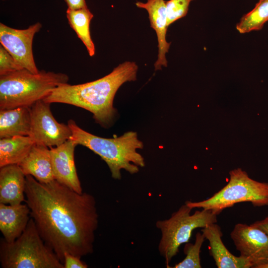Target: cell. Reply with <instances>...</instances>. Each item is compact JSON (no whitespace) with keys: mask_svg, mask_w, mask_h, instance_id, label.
I'll list each match as a JSON object with an SVG mask.
<instances>
[{"mask_svg":"<svg viewBox=\"0 0 268 268\" xmlns=\"http://www.w3.org/2000/svg\"><path fill=\"white\" fill-rule=\"evenodd\" d=\"M25 195L40 236L63 263L66 253L81 258L93 252L99 215L93 195L31 175L26 176Z\"/></svg>","mask_w":268,"mask_h":268,"instance_id":"obj_1","label":"cell"},{"mask_svg":"<svg viewBox=\"0 0 268 268\" xmlns=\"http://www.w3.org/2000/svg\"><path fill=\"white\" fill-rule=\"evenodd\" d=\"M138 66L134 62L120 64L107 75L82 84H61L43 100L48 103L73 105L90 112L95 122L108 128L114 123L117 110L113 106L115 94L125 82L136 80Z\"/></svg>","mask_w":268,"mask_h":268,"instance_id":"obj_2","label":"cell"},{"mask_svg":"<svg viewBox=\"0 0 268 268\" xmlns=\"http://www.w3.org/2000/svg\"><path fill=\"white\" fill-rule=\"evenodd\" d=\"M67 125L72 132L69 139L98 155L107 164L113 179H121L122 169L134 174L139 171V167L145 166L143 157L136 151L143 147V144L136 132L130 131L119 137L104 138L83 130L73 120H69Z\"/></svg>","mask_w":268,"mask_h":268,"instance_id":"obj_3","label":"cell"},{"mask_svg":"<svg viewBox=\"0 0 268 268\" xmlns=\"http://www.w3.org/2000/svg\"><path fill=\"white\" fill-rule=\"evenodd\" d=\"M65 73L23 68L0 76V110L30 107L59 85L68 83Z\"/></svg>","mask_w":268,"mask_h":268,"instance_id":"obj_4","label":"cell"},{"mask_svg":"<svg viewBox=\"0 0 268 268\" xmlns=\"http://www.w3.org/2000/svg\"><path fill=\"white\" fill-rule=\"evenodd\" d=\"M2 268H64L63 263L44 242L31 217L21 235L11 242L0 241Z\"/></svg>","mask_w":268,"mask_h":268,"instance_id":"obj_5","label":"cell"},{"mask_svg":"<svg viewBox=\"0 0 268 268\" xmlns=\"http://www.w3.org/2000/svg\"><path fill=\"white\" fill-rule=\"evenodd\" d=\"M229 176L228 183L209 198L200 201H187L185 203L192 209H207L216 215L240 202H251L255 207L268 206V182L251 178L240 168L231 170Z\"/></svg>","mask_w":268,"mask_h":268,"instance_id":"obj_6","label":"cell"},{"mask_svg":"<svg viewBox=\"0 0 268 268\" xmlns=\"http://www.w3.org/2000/svg\"><path fill=\"white\" fill-rule=\"evenodd\" d=\"M192 209L185 203L170 218L156 222L161 235L158 251L165 259L166 268H170L171 260L179 252L180 246L189 242L194 229L217 221V215L209 210L202 209L191 214Z\"/></svg>","mask_w":268,"mask_h":268,"instance_id":"obj_7","label":"cell"},{"mask_svg":"<svg viewBox=\"0 0 268 268\" xmlns=\"http://www.w3.org/2000/svg\"><path fill=\"white\" fill-rule=\"evenodd\" d=\"M50 104L40 100L30 107L31 123L29 135L35 143L49 148L60 145L72 135L68 125L60 123L55 119Z\"/></svg>","mask_w":268,"mask_h":268,"instance_id":"obj_8","label":"cell"},{"mask_svg":"<svg viewBox=\"0 0 268 268\" xmlns=\"http://www.w3.org/2000/svg\"><path fill=\"white\" fill-rule=\"evenodd\" d=\"M230 235L240 256L251 268H262L268 264V235L264 231L251 224L238 223Z\"/></svg>","mask_w":268,"mask_h":268,"instance_id":"obj_9","label":"cell"},{"mask_svg":"<svg viewBox=\"0 0 268 268\" xmlns=\"http://www.w3.org/2000/svg\"><path fill=\"white\" fill-rule=\"evenodd\" d=\"M42 27V24L37 22L26 29H17L0 23V44L24 68L34 73L40 70L34 59L33 40Z\"/></svg>","mask_w":268,"mask_h":268,"instance_id":"obj_10","label":"cell"},{"mask_svg":"<svg viewBox=\"0 0 268 268\" xmlns=\"http://www.w3.org/2000/svg\"><path fill=\"white\" fill-rule=\"evenodd\" d=\"M77 144L69 139L60 145L50 148L54 179L74 191L82 193V188L75 165L74 153Z\"/></svg>","mask_w":268,"mask_h":268,"instance_id":"obj_11","label":"cell"},{"mask_svg":"<svg viewBox=\"0 0 268 268\" xmlns=\"http://www.w3.org/2000/svg\"><path fill=\"white\" fill-rule=\"evenodd\" d=\"M164 0H147L146 2L137 1V7L145 9L148 13L150 26L155 31L158 42L157 59L154 63L155 70H160L167 66L166 54L168 52L170 43L166 40L167 30L166 3Z\"/></svg>","mask_w":268,"mask_h":268,"instance_id":"obj_12","label":"cell"},{"mask_svg":"<svg viewBox=\"0 0 268 268\" xmlns=\"http://www.w3.org/2000/svg\"><path fill=\"white\" fill-rule=\"evenodd\" d=\"M209 243V252L218 268H250L251 265L244 258L231 253L224 245L221 228L216 223L210 224L201 230Z\"/></svg>","mask_w":268,"mask_h":268,"instance_id":"obj_13","label":"cell"},{"mask_svg":"<svg viewBox=\"0 0 268 268\" xmlns=\"http://www.w3.org/2000/svg\"><path fill=\"white\" fill-rule=\"evenodd\" d=\"M26 175L18 164L0 167V203L15 205L25 201Z\"/></svg>","mask_w":268,"mask_h":268,"instance_id":"obj_14","label":"cell"},{"mask_svg":"<svg viewBox=\"0 0 268 268\" xmlns=\"http://www.w3.org/2000/svg\"><path fill=\"white\" fill-rule=\"evenodd\" d=\"M30 210L26 204L0 203V231L3 238L11 242L19 237L30 219Z\"/></svg>","mask_w":268,"mask_h":268,"instance_id":"obj_15","label":"cell"},{"mask_svg":"<svg viewBox=\"0 0 268 268\" xmlns=\"http://www.w3.org/2000/svg\"><path fill=\"white\" fill-rule=\"evenodd\" d=\"M24 174L31 175L42 183L55 180L50 148L35 143L25 158L18 164Z\"/></svg>","mask_w":268,"mask_h":268,"instance_id":"obj_16","label":"cell"},{"mask_svg":"<svg viewBox=\"0 0 268 268\" xmlns=\"http://www.w3.org/2000/svg\"><path fill=\"white\" fill-rule=\"evenodd\" d=\"M31 123L29 107L0 110V138L29 136Z\"/></svg>","mask_w":268,"mask_h":268,"instance_id":"obj_17","label":"cell"},{"mask_svg":"<svg viewBox=\"0 0 268 268\" xmlns=\"http://www.w3.org/2000/svg\"><path fill=\"white\" fill-rule=\"evenodd\" d=\"M35 143L29 136L0 138V167L19 164Z\"/></svg>","mask_w":268,"mask_h":268,"instance_id":"obj_18","label":"cell"},{"mask_svg":"<svg viewBox=\"0 0 268 268\" xmlns=\"http://www.w3.org/2000/svg\"><path fill=\"white\" fill-rule=\"evenodd\" d=\"M66 16L69 25L85 46L89 55L94 56L95 48L90 31V22L94 17L93 13L87 7L77 9L67 8Z\"/></svg>","mask_w":268,"mask_h":268,"instance_id":"obj_19","label":"cell"},{"mask_svg":"<svg viewBox=\"0 0 268 268\" xmlns=\"http://www.w3.org/2000/svg\"><path fill=\"white\" fill-rule=\"evenodd\" d=\"M268 21V0H259L254 8L244 15L236 25L241 34L261 30Z\"/></svg>","mask_w":268,"mask_h":268,"instance_id":"obj_20","label":"cell"},{"mask_svg":"<svg viewBox=\"0 0 268 268\" xmlns=\"http://www.w3.org/2000/svg\"><path fill=\"white\" fill-rule=\"evenodd\" d=\"M202 233L198 232L196 234L194 244L186 243L184 252L186 255L185 259L176 264L174 268H201L200 252L202 244L205 240Z\"/></svg>","mask_w":268,"mask_h":268,"instance_id":"obj_21","label":"cell"},{"mask_svg":"<svg viewBox=\"0 0 268 268\" xmlns=\"http://www.w3.org/2000/svg\"><path fill=\"white\" fill-rule=\"evenodd\" d=\"M193 0H169L165 2L168 27L187 15L189 5Z\"/></svg>","mask_w":268,"mask_h":268,"instance_id":"obj_22","label":"cell"},{"mask_svg":"<svg viewBox=\"0 0 268 268\" xmlns=\"http://www.w3.org/2000/svg\"><path fill=\"white\" fill-rule=\"evenodd\" d=\"M23 68L20 64L0 44V76Z\"/></svg>","mask_w":268,"mask_h":268,"instance_id":"obj_23","label":"cell"},{"mask_svg":"<svg viewBox=\"0 0 268 268\" xmlns=\"http://www.w3.org/2000/svg\"><path fill=\"white\" fill-rule=\"evenodd\" d=\"M64 268H87L88 265L81 260V258L69 253L64 256Z\"/></svg>","mask_w":268,"mask_h":268,"instance_id":"obj_24","label":"cell"},{"mask_svg":"<svg viewBox=\"0 0 268 268\" xmlns=\"http://www.w3.org/2000/svg\"><path fill=\"white\" fill-rule=\"evenodd\" d=\"M67 8L77 9L87 7L85 0H65Z\"/></svg>","mask_w":268,"mask_h":268,"instance_id":"obj_25","label":"cell"},{"mask_svg":"<svg viewBox=\"0 0 268 268\" xmlns=\"http://www.w3.org/2000/svg\"><path fill=\"white\" fill-rule=\"evenodd\" d=\"M251 225L262 230L268 235V216L261 220L253 223Z\"/></svg>","mask_w":268,"mask_h":268,"instance_id":"obj_26","label":"cell"},{"mask_svg":"<svg viewBox=\"0 0 268 268\" xmlns=\"http://www.w3.org/2000/svg\"><path fill=\"white\" fill-rule=\"evenodd\" d=\"M262 268H268V264L264 266Z\"/></svg>","mask_w":268,"mask_h":268,"instance_id":"obj_27","label":"cell"},{"mask_svg":"<svg viewBox=\"0 0 268 268\" xmlns=\"http://www.w3.org/2000/svg\"></svg>","mask_w":268,"mask_h":268,"instance_id":"obj_28","label":"cell"}]
</instances>
